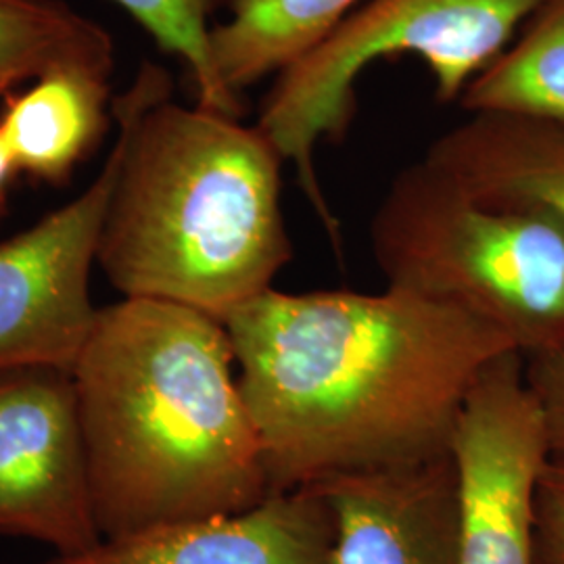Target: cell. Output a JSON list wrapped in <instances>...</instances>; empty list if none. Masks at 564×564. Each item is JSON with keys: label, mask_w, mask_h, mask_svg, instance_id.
I'll return each mask as SVG.
<instances>
[{"label": "cell", "mask_w": 564, "mask_h": 564, "mask_svg": "<svg viewBox=\"0 0 564 564\" xmlns=\"http://www.w3.org/2000/svg\"><path fill=\"white\" fill-rule=\"evenodd\" d=\"M223 324L272 494L452 454L473 384L517 351L479 318L395 289L272 286Z\"/></svg>", "instance_id": "1"}, {"label": "cell", "mask_w": 564, "mask_h": 564, "mask_svg": "<svg viewBox=\"0 0 564 564\" xmlns=\"http://www.w3.org/2000/svg\"><path fill=\"white\" fill-rule=\"evenodd\" d=\"M72 375L102 540L272 496L223 321L123 300L99 312Z\"/></svg>", "instance_id": "2"}, {"label": "cell", "mask_w": 564, "mask_h": 564, "mask_svg": "<svg viewBox=\"0 0 564 564\" xmlns=\"http://www.w3.org/2000/svg\"><path fill=\"white\" fill-rule=\"evenodd\" d=\"M111 116L120 167L97 262L123 300L223 321L272 289L293 258L276 144L256 123L176 101L158 63H142Z\"/></svg>", "instance_id": "3"}, {"label": "cell", "mask_w": 564, "mask_h": 564, "mask_svg": "<svg viewBox=\"0 0 564 564\" xmlns=\"http://www.w3.org/2000/svg\"><path fill=\"white\" fill-rule=\"evenodd\" d=\"M368 237L387 289L479 318L523 358L564 351L563 218L485 205L421 158L389 182Z\"/></svg>", "instance_id": "4"}, {"label": "cell", "mask_w": 564, "mask_h": 564, "mask_svg": "<svg viewBox=\"0 0 564 564\" xmlns=\"http://www.w3.org/2000/svg\"><path fill=\"white\" fill-rule=\"evenodd\" d=\"M542 0H366L302 59L274 78L256 126L297 172L310 205L341 251V228L316 174L323 142H339L358 116V84L375 63L423 61L442 105L517 41Z\"/></svg>", "instance_id": "5"}, {"label": "cell", "mask_w": 564, "mask_h": 564, "mask_svg": "<svg viewBox=\"0 0 564 564\" xmlns=\"http://www.w3.org/2000/svg\"><path fill=\"white\" fill-rule=\"evenodd\" d=\"M460 564H533L535 491L550 460L544 410L508 351L473 384L452 437Z\"/></svg>", "instance_id": "6"}, {"label": "cell", "mask_w": 564, "mask_h": 564, "mask_svg": "<svg viewBox=\"0 0 564 564\" xmlns=\"http://www.w3.org/2000/svg\"><path fill=\"white\" fill-rule=\"evenodd\" d=\"M0 535L69 556L101 542L74 375L0 370Z\"/></svg>", "instance_id": "7"}, {"label": "cell", "mask_w": 564, "mask_h": 564, "mask_svg": "<svg viewBox=\"0 0 564 564\" xmlns=\"http://www.w3.org/2000/svg\"><path fill=\"white\" fill-rule=\"evenodd\" d=\"M118 167L116 141L80 197L0 242V370L51 366L74 372L101 312L88 281Z\"/></svg>", "instance_id": "8"}, {"label": "cell", "mask_w": 564, "mask_h": 564, "mask_svg": "<svg viewBox=\"0 0 564 564\" xmlns=\"http://www.w3.org/2000/svg\"><path fill=\"white\" fill-rule=\"evenodd\" d=\"M335 521V564H460L452 454L314 485Z\"/></svg>", "instance_id": "9"}, {"label": "cell", "mask_w": 564, "mask_h": 564, "mask_svg": "<svg viewBox=\"0 0 564 564\" xmlns=\"http://www.w3.org/2000/svg\"><path fill=\"white\" fill-rule=\"evenodd\" d=\"M335 521L318 487L272 494L237 514L101 540L41 564H335Z\"/></svg>", "instance_id": "10"}, {"label": "cell", "mask_w": 564, "mask_h": 564, "mask_svg": "<svg viewBox=\"0 0 564 564\" xmlns=\"http://www.w3.org/2000/svg\"><path fill=\"white\" fill-rule=\"evenodd\" d=\"M423 158L449 172L477 202L544 209L564 220V121L468 113L431 142Z\"/></svg>", "instance_id": "11"}, {"label": "cell", "mask_w": 564, "mask_h": 564, "mask_svg": "<svg viewBox=\"0 0 564 564\" xmlns=\"http://www.w3.org/2000/svg\"><path fill=\"white\" fill-rule=\"evenodd\" d=\"M109 76L59 69L7 95L0 137L18 174L61 186L69 182L109 128Z\"/></svg>", "instance_id": "12"}, {"label": "cell", "mask_w": 564, "mask_h": 564, "mask_svg": "<svg viewBox=\"0 0 564 564\" xmlns=\"http://www.w3.org/2000/svg\"><path fill=\"white\" fill-rule=\"evenodd\" d=\"M366 0H230L228 20L212 28V61L224 88L242 93L276 78L324 41Z\"/></svg>", "instance_id": "13"}, {"label": "cell", "mask_w": 564, "mask_h": 564, "mask_svg": "<svg viewBox=\"0 0 564 564\" xmlns=\"http://www.w3.org/2000/svg\"><path fill=\"white\" fill-rule=\"evenodd\" d=\"M59 69H116V44L63 0H0V95Z\"/></svg>", "instance_id": "14"}, {"label": "cell", "mask_w": 564, "mask_h": 564, "mask_svg": "<svg viewBox=\"0 0 564 564\" xmlns=\"http://www.w3.org/2000/svg\"><path fill=\"white\" fill-rule=\"evenodd\" d=\"M464 111L564 121V0H542L521 34L473 82Z\"/></svg>", "instance_id": "15"}, {"label": "cell", "mask_w": 564, "mask_h": 564, "mask_svg": "<svg viewBox=\"0 0 564 564\" xmlns=\"http://www.w3.org/2000/svg\"><path fill=\"white\" fill-rule=\"evenodd\" d=\"M141 25L160 51L181 59L191 74L195 105L241 118L242 99L223 86L212 61V28L230 0H111Z\"/></svg>", "instance_id": "16"}, {"label": "cell", "mask_w": 564, "mask_h": 564, "mask_svg": "<svg viewBox=\"0 0 564 564\" xmlns=\"http://www.w3.org/2000/svg\"><path fill=\"white\" fill-rule=\"evenodd\" d=\"M533 564H564V458L550 456L535 491Z\"/></svg>", "instance_id": "17"}, {"label": "cell", "mask_w": 564, "mask_h": 564, "mask_svg": "<svg viewBox=\"0 0 564 564\" xmlns=\"http://www.w3.org/2000/svg\"><path fill=\"white\" fill-rule=\"evenodd\" d=\"M524 377L544 410L550 456L564 458V351L524 358Z\"/></svg>", "instance_id": "18"}, {"label": "cell", "mask_w": 564, "mask_h": 564, "mask_svg": "<svg viewBox=\"0 0 564 564\" xmlns=\"http://www.w3.org/2000/svg\"><path fill=\"white\" fill-rule=\"evenodd\" d=\"M18 174L15 170V163L11 160V153L7 149V144L0 137V220L4 218V212H7V191H9V184L11 178Z\"/></svg>", "instance_id": "19"}]
</instances>
